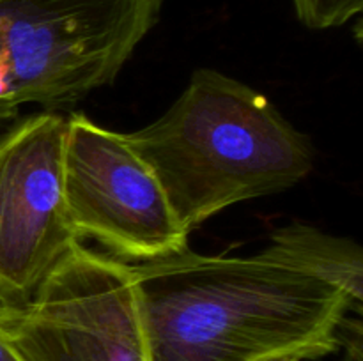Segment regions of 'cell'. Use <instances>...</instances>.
I'll list each match as a JSON object with an SVG mask.
<instances>
[{"label": "cell", "instance_id": "6da1fadb", "mask_svg": "<svg viewBox=\"0 0 363 361\" xmlns=\"http://www.w3.org/2000/svg\"><path fill=\"white\" fill-rule=\"evenodd\" d=\"M131 265L151 361L318 360L340 350L342 322L354 314L342 292L266 250L186 248Z\"/></svg>", "mask_w": 363, "mask_h": 361}, {"label": "cell", "instance_id": "7a4b0ae2", "mask_svg": "<svg viewBox=\"0 0 363 361\" xmlns=\"http://www.w3.org/2000/svg\"><path fill=\"white\" fill-rule=\"evenodd\" d=\"M188 232L223 209L308 177L314 147L262 92L202 67L155 122L124 133Z\"/></svg>", "mask_w": 363, "mask_h": 361}, {"label": "cell", "instance_id": "3957f363", "mask_svg": "<svg viewBox=\"0 0 363 361\" xmlns=\"http://www.w3.org/2000/svg\"><path fill=\"white\" fill-rule=\"evenodd\" d=\"M165 0H0V105L46 110L110 85Z\"/></svg>", "mask_w": 363, "mask_h": 361}, {"label": "cell", "instance_id": "277c9868", "mask_svg": "<svg viewBox=\"0 0 363 361\" xmlns=\"http://www.w3.org/2000/svg\"><path fill=\"white\" fill-rule=\"evenodd\" d=\"M0 328L21 361H151L133 265L82 241Z\"/></svg>", "mask_w": 363, "mask_h": 361}, {"label": "cell", "instance_id": "5b68a950", "mask_svg": "<svg viewBox=\"0 0 363 361\" xmlns=\"http://www.w3.org/2000/svg\"><path fill=\"white\" fill-rule=\"evenodd\" d=\"M64 197L77 234L92 237L123 262L158 260L188 248L158 177L126 134L80 112L66 117Z\"/></svg>", "mask_w": 363, "mask_h": 361}, {"label": "cell", "instance_id": "8992f818", "mask_svg": "<svg viewBox=\"0 0 363 361\" xmlns=\"http://www.w3.org/2000/svg\"><path fill=\"white\" fill-rule=\"evenodd\" d=\"M66 117L27 115L0 134V306L30 301L80 236L64 197Z\"/></svg>", "mask_w": 363, "mask_h": 361}, {"label": "cell", "instance_id": "52a82bcc", "mask_svg": "<svg viewBox=\"0 0 363 361\" xmlns=\"http://www.w3.org/2000/svg\"><path fill=\"white\" fill-rule=\"evenodd\" d=\"M264 250L342 292L354 314L362 315L363 257L354 241L305 223H289L273 232Z\"/></svg>", "mask_w": 363, "mask_h": 361}, {"label": "cell", "instance_id": "ba28073f", "mask_svg": "<svg viewBox=\"0 0 363 361\" xmlns=\"http://www.w3.org/2000/svg\"><path fill=\"white\" fill-rule=\"evenodd\" d=\"M298 20L314 30L342 27L362 13L363 0H291Z\"/></svg>", "mask_w": 363, "mask_h": 361}, {"label": "cell", "instance_id": "9c48e42d", "mask_svg": "<svg viewBox=\"0 0 363 361\" xmlns=\"http://www.w3.org/2000/svg\"><path fill=\"white\" fill-rule=\"evenodd\" d=\"M0 361H21V357L18 356L14 347L11 345L2 328H0Z\"/></svg>", "mask_w": 363, "mask_h": 361}, {"label": "cell", "instance_id": "30bf717a", "mask_svg": "<svg viewBox=\"0 0 363 361\" xmlns=\"http://www.w3.org/2000/svg\"><path fill=\"white\" fill-rule=\"evenodd\" d=\"M262 361H303L296 356H275V357H269V360H262Z\"/></svg>", "mask_w": 363, "mask_h": 361}]
</instances>
